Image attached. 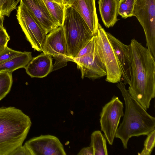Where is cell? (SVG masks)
Masks as SVG:
<instances>
[{
  "label": "cell",
  "instance_id": "23",
  "mask_svg": "<svg viewBox=\"0 0 155 155\" xmlns=\"http://www.w3.org/2000/svg\"><path fill=\"white\" fill-rule=\"evenodd\" d=\"M144 143V147L140 153H138L139 155H150L154 148L155 144V130L150 132L147 135Z\"/></svg>",
  "mask_w": 155,
  "mask_h": 155
},
{
  "label": "cell",
  "instance_id": "28",
  "mask_svg": "<svg viewBox=\"0 0 155 155\" xmlns=\"http://www.w3.org/2000/svg\"><path fill=\"white\" fill-rule=\"evenodd\" d=\"M78 155H94V150L92 147H89L82 148L78 153Z\"/></svg>",
  "mask_w": 155,
  "mask_h": 155
},
{
  "label": "cell",
  "instance_id": "20",
  "mask_svg": "<svg viewBox=\"0 0 155 155\" xmlns=\"http://www.w3.org/2000/svg\"><path fill=\"white\" fill-rule=\"evenodd\" d=\"M12 82V73L0 72V101L10 92Z\"/></svg>",
  "mask_w": 155,
  "mask_h": 155
},
{
  "label": "cell",
  "instance_id": "27",
  "mask_svg": "<svg viewBox=\"0 0 155 155\" xmlns=\"http://www.w3.org/2000/svg\"><path fill=\"white\" fill-rule=\"evenodd\" d=\"M32 155L28 147L25 144L24 145H21L15 149L9 155Z\"/></svg>",
  "mask_w": 155,
  "mask_h": 155
},
{
  "label": "cell",
  "instance_id": "19",
  "mask_svg": "<svg viewBox=\"0 0 155 155\" xmlns=\"http://www.w3.org/2000/svg\"><path fill=\"white\" fill-rule=\"evenodd\" d=\"M90 145L94 150V155H107L106 140L100 130L94 131L91 135Z\"/></svg>",
  "mask_w": 155,
  "mask_h": 155
},
{
  "label": "cell",
  "instance_id": "22",
  "mask_svg": "<svg viewBox=\"0 0 155 155\" xmlns=\"http://www.w3.org/2000/svg\"><path fill=\"white\" fill-rule=\"evenodd\" d=\"M19 0H0V15L9 17L11 12L17 8Z\"/></svg>",
  "mask_w": 155,
  "mask_h": 155
},
{
  "label": "cell",
  "instance_id": "2",
  "mask_svg": "<svg viewBox=\"0 0 155 155\" xmlns=\"http://www.w3.org/2000/svg\"><path fill=\"white\" fill-rule=\"evenodd\" d=\"M116 85L124 101V118L117 130L115 137L120 139L124 149L127 148L129 139L133 137L147 135L155 130V118L130 94L121 80Z\"/></svg>",
  "mask_w": 155,
  "mask_h": 155
},
{
  "label": "cell",
  "instance_id": "4",
  "mask_svg": "<svg viewBox=\"0 0 155 155\" xmlns=\"http://www.w3.org/2000/svg\"><path fill=\"white\" fill-rule=\"evenodd\" d=\"M62 26L69 54L73 58L94 35L81 16L71 5H65Z\"/></svg>",
  "mask_w": 155,
  "mask_h": 155
},
{
  "label": "cell",
  "instance_id": "30",
  "mask_svg": "<svg viewBox=\"0 0 155 155\" xmlns=\"http://www.w3.org/2000/svg\"><path fill=\"white\" fill-rule=\"evenodd\" d=\"M51 1L54 2H57L58 3L61 4H63V2L62 0H50Z\"/></svg>",
  "mask_w": 155,
  "mask_h": 155
},
{
  "label": "cell",
  "instance_id": "21",
  "mask_svg": "<svg viewBox=\"0 0 155 155\" xmlns=\"http://www.w3.org/2000/svg\"><path fill=\"white\" fill-rule=\"evenodd\" d=\"M136 0H120L118 13L123 18L134 16V12Z\"/></svg>",
  "mask_w": 155,
  "mask_h": 155
},
{
  "label": "cell",
  "instance_id": "1",
  "mask_svg": "<svg viewBox=\"0 0 155 155\" xmlns=\"http://www.w3.org/2000/svg\"><path fill=\"white\" fill-rule=\"evenodd\" d=\"M129 45L131 74L128 91L147 110L155 96V58L135 39Z\"/></svg>",
  "mask_w": 155,
  "mask_h": 155
},
{
  "label": "cell",
  "instance_id": "6",
  "mask_svg": "<svg viewBox=\"0 0 155 155\" xmlns=\"http://www.w3.org/2000/svg\"><path fill=\"white\" fill-rule=\"evenodd\" d=\"M16 16L32 48L38 51H42L47 34L39 21L21 3L17 7Z\"/></svg>",
  "mask_w": 155,
  "mask_h": 155
},
{
  "label": "cell",
  "instance_id": "10",
  "mask_svg": "<svg viewBox=\"0 0 155 155\" xmlns=\"http://www.w3.org/2000/svg\"><path fill=\"white\" fill-rule=\"evenodd\" d=\"M25 144L32 155H66L63 144L56 137L41 135L27 141Z\"/></svg>",
  "mask_w": 155,
  "mask_h": 155
},
{
  "label": "cell",
  "instance_id": "26",
  "mask_svg": "<svg viewBox=\"0 0 155 155\" xmlns=\"http://www.w3.org/2000/svg\"><path fill=\"white\" fill-rule=\"evenodd\" d=\"M10 37L4 28L3 23H0V53L7 47Z\"/></svg>",
  "mask_w": 155,
  "mask_h": 155
},
{
  "label": "cell",
  "instance_id": "25",
  "mask_svg": "<svg viewBox=\"0 0 155 155\" xmlns=\"http://www.w3.org/2000/svg\"><path fill=\"white\" fill-rule=\"evenodd\" d=\"M22 52L14 50L7 47L0 53V64L21 54Z\"/></svg>",
  "mask_w": 155,
  "mask_h": 155
},
{
  "label": "cell",
  "instance_id": "13",
  "mask_svg": "<svg viewBox=\"0 0 155 155\" xmlns=\"http://www.w3.org/2000/svg\"><path fill=\"white\" fill-rule=\"evenodd\" d=\"M39 21L47 35L57 26L43 0H19Z\"/></svg>",
  "mask_w": 155,
  "mask_h": 155
},
{
  "label": "cell",
  "instance_id": "14",
  "mask_svg": "<svg viewBox=\"0 0 155 155\" xmlns=\"http://www.w3.org/2000/svg\"><path fill=\"white\" fill-rule=\"evenodd\" d=\"M96 0H76L71 5L83 19L93 35L97 32L98 21L97 15Z\"/></svg>",
  "mask_w": 155,
  "mask_h": 155
},
{
  "label": "cell",
  "instance_id": "16",
  "mask_svg": "<svg viewBox=\"0 0 155 155\" xmlns=\"http://www.w3.org/2000/svg\"><path fill=\"white\" fill-rule=\"evenodd\" d=\"M119 0H98V3L101 16L107 28L113 27L118 20Z\"/></svg>",
  "mask_w": 155,
  "mask_h": 155
},
{
  "label": "cell",
  "instance_id": "31",
  "mask_svg": "<svg viewBox=\"0 0 155 155\" xmlns=\"http://www.w3.org/2000/svg\"><path fill=\"white\" fill-rule=\"evenodd\" d=\"M4 18L3 17L0 16V23H2L4 21Z\"/></svg>",
  "mask_w": 155,
  "mask_h": 155
},
{
  "label": "cell",
  "instance_id": "3",
  "mask_svg": "<svg viewBox=\"0 0 155 155\" xmlns=\"http://www.w3.org/2000/svg\"><path fill=\"white\" fill-rule=\"evenodd\" d=\"M31 125L29 117L21 110L0 107V155H9L22 145Z\"/></svg>",
  "mask_w": 155,
  "mask_h": 155
},
{
  "label": "cell",
  "instance_id": "29",
  "mask_svg": "<svg viewBox=\"0 0 155 155\" xmlns=\"http://www.w3.org/2000/svg\"><path fill=\"white\" fill-rule=\"evenodd\" d=\"M76 0H62L63 4L64 5H71Z\"/></svg>",
  "mask_w": 155,
  "mask_h": 155
},
{
  "label": "cell",
  "instance_id": "7",
  "mask_svg": "<svg viewBox=\"0 0 155 155\" xmlns=\"http://www.w3.org/2000/svg\"><path fill=\"white\" fill-rule=\"evenodd\" d=\"M134 16L143 27L146 46L155 58V0H136Z\"/></svg>",
  "mask_w": 155,
  "mask_h": 155
},
{
  "label": "cell",
  "instance_id": "9",
  "mask_svg": "<svg viewBox=\"0 0 155 155\" xmlns=\"http://www.w3.org/2000/svg\"><path fill=\"white\" fill-rule=\"evenodd\" d=\"M123 103L119 98L114 96L102 107L100 122L101 130L108 143L113 144L121 118L124 113Z\"/></svg>",
  "mask_w": 155,
  "mask_h": 155
},
{
  "label": "cell",
  "instance_id": "11",
  "mask_svg": "<svg viewBox=\"0 0 155 155\" xmlns=\"http://www.w3.org/2000/svg\"><path fill=\"white\" fill-rule=\"evenodd\" d=\"M81 71V78L95 80L105 76V67L101 60L95 48L90 53L81 57L73 58Z\"/></svg>",
  "mask_w": 155,
  "mask_h": 155
},
{
  "label": "cell",
  "instance_id": "24",
  "mask_svg": "<svg viewBox=\"0 0 155 155\" xmlns=\"http://www.w3.org/2000/svg\"><path fill=\"white\" fill-rule=\"evenodd\" d=\"M96 37L95 35L89 41L84 47L80 50L75 57H81L91 52L96 48Z\"/></svg>",
  "mask_w": 155,
  "mask_h": 155
},
{
  "label": "cell",
  "instance_id": "12",
  "mask_svg": "<svg viewBox=\"0 0 155 155\" xmlns=\"http://www.w3.org/2000/svg\"><path fill=\"white\" fill-rule=\"evenodd\" d=\"M108 39L113 48L119 65L122 79L125 85H129L131 74V61L130 45H125L110 33L106 32Z\"/></svg>",
  "mask_w": 155,
  "mask_h": 155
},
{
  "label": "cell",
  "instance_id": "8",
  "mask_svg": "<svg viewBox=\"0 0 155 155\" xmlns=\"http://www.w3.org/2000/svg\"><path fill=\"white\" fill-rule=\"evenodd\" d=\"M42 52L55 59L52 71L66 66L68 61L73 62L68 52L62 25L46 35Z\"/></svg>",
  "mask_w": 155,
  "mask_h": 155
},
{
  "label": "cell",
  "instance_id": "18",
  "mask_svg": "<svg viewBox=\"0 0 155 155\" xmlns=\"http://www.w3.org/2000/svg\"><path fill=\"white\" fill-rule=\"evenodd\" d=\"M55 23L58 27L62 25L64 21L65 5L50 0H43Z\"/></svg>",
  "mask_w": 155,
  "mask_h": 155
},
{
  "label": "cell",
  "instance_id": "17",
  "mask_svg": "<svg viewBox=\"0 0 155 155\" xmlns=\"http://www.w3.org/2000/svg\"><path fill=\"white\" fill-rule=\"evenodd\" d=\"M32 58L31 52H22L21 54L0 64V72L12 73L17 69L25 68Z\"/></svg>",
  "mask_w": 155,
  "mask_h": 155
},
{
  "label": "cell",
  "instance_id": "5",
  "mask_svg": "<svg viewBox=\"0 0 155 155\" xmlns=\"http://www.w3.org/2000/svg\"><path fill=\"white\" fill-rule=\"evenodd\" d=\"M95 35L96 51L106 70L105 80L109 83H117L121 79V71L106 32L99 23Z\"/></svg>",
  "mask_w": 155,
  "mask_h": 155
},
{
  "label": "cell",
  "instance_id": "15",
  "mask_svg": "<svg viewBox=\"0 0 155 155\" xmlns=\"http://www.w3.org/2000/svg\"><path fill=\"white\" fill-rule=\"evenodd\" d=\"M52 57L42 52L33 58L25 68L27 73L32 78H43L52 71Z\"/></svg>",
  "mask_w": 155,
  "mask_h": 155
}]
</instances>
